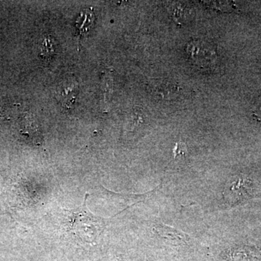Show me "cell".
<instances>
[{
    "label": "cell",
    "mask_w": 261,
    "mask_h": 261,
    "mask_svg": "<svg viewBox=\"0 0 261 261\" xmlns=\"http://www.w3.org/2000/svg\"><path fill=\"white\" fill-rule=\"evenodd\" d=\"M87 197L85 196L83 205L70 213L69 231L76 238L86 243H93L107 226L106 219L96 216L87 207Z\"/></svg>",
    "instance_id": "6da1fadb"
},
{
    "label": "cell",
    "mask_w": 261,
    "mask_h": 261,
    "mask_svg": "<svg viewBox=\"0 0 261 261\" xmlns=\"http://www.w3.org/2000/svg\"><path fill=\"white\" fill-rule=\"evenodd\" d=\"M252 193L251 180L236 176L228 181L224 190V197L231 205L240 203L250 198Z\"/></svg>",
    "instance_id": "7a4b0ae2"
},
{
    "label": "cell",
    "mask_w": 261,
    "mask_h": 261,
    "mask_svg": "<svg viewBox=\"0 0 261 261\" xmlns=\"http://www.w3.org/2000/svg\"><path fill=\"white\" fill-rule=\"evenodd\" d=\"M187 51L192 61L197 65L207 66L216 60V51L205 42H193L187 47Z\"/></svg>",
    "instance_id": "3957f363"
},
{
    "label": "cell",
    "mask_w": 261,
    "mask_h": 261,
    "mask_svg": "<svg viewBox=\"0 0 261 261\" xmlns=\"http://www.w3.org/2000/svg\"><path fill=\"white\" fill-rule=\"evenodd\" d=\"M79 92V86L76 81L68 77L63 81L58 87V99L65 109L69 110L74 104Z\"/></svg>",
    "instance_id": "277c9868"
},
{
    "label": "cell",
    "mask_w": 261,
    "mask_h": 261,
    "mask_svg": "<svg viewBox=\"0 0 261 261\" xmlns=\"http://www.w3.org/2000/svg\"><path fill=\"white\" fill-rule=\"evenodd\" d=\"M154 231L159 233L161 238L167 239L175 243L187 244L190 240V235L164 224L155 226Z\"/></svg>",
    "instance_id": "5b68a950"
},
{
    "label": "cell",
    "mask_w": 261,
    "mask_h": 261,
    "mask_svg": "<svg viewBox=\"0 0 261 261\" xmlns=\"http://www.w3.org/2000/svg\"><path fill=\"white\" fill-rule=\"evenodd\" d=\"M179 87L169 82H161L153 84L152 92L156 96L161 98L163 100H171L178 97L179 94Z\"/></svg>",
    "instance_id": "8992f818"
},
{
    "label": "cell",
    "mask_w": 261,
    "mask_h": 261,
    "mask_svg": "<svg viewBox=\"0 0 261 261\" xmlns=\"http://www.w3.org/2000/svg\"><path fill=\"white\" fill-rule=\"evenodd\" d=\"M94 20L93 11L91 10H85L80 15V18L75 23L76 28L78 29L81 35L86 34L89 29L92 28Z\"/></svg>",
    "instance_id": "52a82bcc"
},
{
    "label": "cell",
    "mask_w": 261,
    "mask_h": 261,
    "mask_svg": "<svg viewBox=\"0 0 261 261\" xmlns=\"http://www.w3.org/2000/svg\"><path fill=\"white\" fill-rule=\"evenodd\" d=\"M55 54L53 39L50 37H46L41 46V56L46 60H50Z\"/></svg>",
    "instance_id": "ba28073f"
},
{
    "label": "cell",
    "mask_w": 261,
    "mask_h": 261,
    "mask_svg": "<svg viewBox=\"0 0 261 261\" xmlns=\"http://www.w3.org/2000/svg\"><path fill=\"white\" fill-rule=\"evenodd\" d=\"M127 119V127L130 129H134L136 126H138L137 124H141L144 122V118L140 111H135L130 113V116Z\"/></svg>",
    "instance_id": "9c48e42d"
},
{
    "label": "cell",
    "mask_w": 261,
    "mask_h": 261,
    "mask_svg": "<svg viewBox=\"0 0 261 261\" xmlns=\"http://www.w3.org/2000/svg\"><path fill=\"white\" fill-rule=\"evenodd\" d=\"M173 153L175 159H177L178 157L186 158L188 155V149H187L186 143L181 141L176 142L173 149Z\"/></svg>",
    "instance_id": "30bf717a"
},
{
    "label": "cell",
    "mask_w": 261,
    "mask_h": 261,
    "mask_svg": "<svg viewBox=\"0 0 261 261\" xmlns=\"http://www.w3.org/2000/svg\"><path fill=\"white\" fill-rule=\"evenodd\" d=\"M252 114L255 119L261 121V94L257 98L256 101L254 102L252 108Z\"/></svg>",
    "instance_id": "8fae6325"
}]
</instances>
